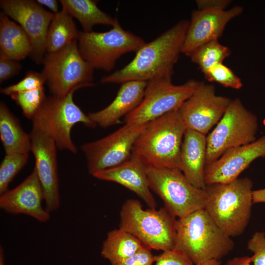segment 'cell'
<instances>
[{"label": "cell", "mask_w": 265, "mask_h": 265, "mask_svg": "<svg viewBox=\"0 0 265 265\" xmlns=\"http://www.w3.org/2000/svg\"><path fill=\"white\" fill-rule=\"evenodd\" d=\"M31 151L35 160V169L42 186L46 210L50 213L60 206V195L54 141L47 133L35 128L30 133Z\"/></svg>", "instance_id": "9a60e30c"}, {"label": "cell", "mask_w": 265, "mask_h": 265, "mask_svg": "<svg viewBox=\"0 0 265 265\" xmlns=\"http://www.w3.org/2000/svg\"><path fill=\"white\" fill-rule=\"evenodd\" d=\"M186 130L179 110L168 112L147 123L136 139L132 154L147 165L179 169Z\"/></svg>", "instance_id": "3957f363"}, {"label": "cell", "mask_w": 265, "mask_h": 265, "mask_svg": "<svg viewBox=\"0 0 265 265\" xmlns=\"http://www.w3.org/2000/svg\"><path fill=\"white\" fill-rule=\"evenodd\" d=\"M147 124H125L115 132L80 148L87 161L88 173H94L118 166L132 155L133 144Z\"/></svg>", "instance_id": "7c38bea8"}, {"label": "cell", "mask_w": 265, "mask_h": 265, "mask_svg": "<svg viewBox=\"0 0 265 265\" xmlns=\"http://www.w3.org/2000/svg\"><path fill=\"white\" fill-rule=\"evenodd\" d=\"M41 74L52 95L63 97L74 88L93 85V70L81 56L78 40L61 50L47 53Z\"/></svg>", "instance_id": "30bf717a"}, {"label": "cell", "mask_w": 265, "mask_h": 265, "mask_svg": "<svg viewBox=\"0 0 265 265\" xmlns=\"http://www.w3.org/2000/svg\"><path fill=\"white\" fill-rule=\"evenodd\" d=\"M147 165L132 154L122 164L97 172L92 175L103 181H110L122 185L133 192L143 200L150 208H156L157 202L149 186Z\"/></svg>", "instance_id": "d6986e66"}, {"label": "cell", "mask_w": 265, "mask_h": 265, "mask_svg": "<svg viewBox=\"0 0 265 265\" xmlns=\"http://www.w3.org/2000/svg\"><path fill=\"white\" fill-rule=\"evenodd\" d=\"M80 33L73 17L62 8L55 14L48 30L46 38L47 53L57 52L73 41L78 40Z\"/></svg>", "instance_id": "484cf974"}, {"label": "cell", "mask_w": 265, "mask_h": 265, "mask_svg": "<svg viewBox=\"0 0 265 265\" xmlns=\"http://www.w3.org/2000/svg\"><path fill=\"white\" fill-rule=\"evenodd\" d=\"M143 246L135 237L119 228L107 233L101 254L113 265L133 255Z\"/></svg>", "instance_id": "d4e9b609"}, {"label": "cell", "mask_w": 265, "mask_h": 265, "mask_svg": "<svg viewBox=\"0 0 265 265\" xmlns=\"http://www.w3.org/2000/svg\"><path fill=\"white\" fill-rule=\"evenodd\" d=\"M252 256H242L235 257L228 260L225 265H251L252 263Z\"/></svg>", "instance_id": "8d00e7d4"}, {"label": "cell", "mask_w": 265, "mask_h": 265, "mask_svg": "<svg viewBox=\"0 0 265 265\" xmlns=\"http://www.w3.org/2000/svg\"><path fill=\"white\" fill-rule=\"evenodd\" d=\"M232 100L216 95L213 85L199 81L179 111L186 129L206 135L221 119Z\"/></svg>", "instance_id": "4fadbf2b"}, {"label": "cell", "mask_w": 265, "mask_h": 265, "mask_svg": "<svg viewBox=\"0 0 265 265\" xmlns=\"http://www.w3.org/2000/svg\"><path fill=\"white\" fill-rule=\"evenodd\" d=\"M0 6L2 12L18 22L28 35L33 61L38 64L42 63L47 52L48 30L55 13L31 0H1Z\"/></svg>", "instance_id": "5bb4252c"}, {"label": "cell", "mask_w": 265, "mask_h": 265, "mask_svg": "<svg viewBox=\"0 0 265 265\" xmlns=\"http://www.w3.org/2000/svg\"><path fill=\"white\" fill-rule=\"evenodd\" d=\"M149 186L174 217L184 218L205 209L207 195L204 189L193 186L179 168L147 165Z\"/></svg>", "instance_id": "52a82bcc"}, {"label": "cell", "mask_w": 265, "mask_h": 265, "mask_svg": "<svg viewBox=\"0 0 265 265\" xmlns=\"http://www.w3.org/2000/svg\"><path fill=\"white\" fill-rule=\"evenodd\" d=\"M234 247L231 237L215 224L205 209L177 220L174 248L184 252L193 264L220 260Z\"/></svg>", "instance_id": "277c9868"}, {"label": "cell", "mask_w": 265, "mask_h": 265, "mask_svg": "<svg viewBox=\"0 0 265 265\" xmlns=\"http://www.w3.org/2000/svg\"><path fill=\"white\" fill-rule=\"evenodd\" d=\"M189 24V21L186 19L178 22L156 39L146 43L124 68L104 76L100 82H148L159 78H172L174 65L182 53Z\"/></svg>", "instance_id": "6da1fadb"}, {"label": "cell", "mask_w": 265, "mask_h": 265, "mask_svg": "<svg viewBox=\"0 0 265 265\" xmlns=\"http://www.w3.org/2000/svg\"><path fill=\"white\" fill-rule=\"evenodd\" d=\"M231 53L230 48L220 43L218 40H213L199 46L187 56L198 65L206 78L211 67L223 63Z\"/></svg>", "instance_id": "4316f807"}, {"label": "cell", "mask_w": 265, "mask_h": 265, "mask_svg": "<svg viewBox=\"0 0 265 265\" xmlns=\"http://www.w3.org/2000/svg\"><path fill=\"white\" fill-rule=\"evenodd\" d=\"M258 121L239 98L232 100L215 128L207 136L206 165L219 159L227 150L256 140Z\"/></svg>", "instance_id": "9c48e42d"}, {"label": "cell", "mask_w": 265, "mask_h": 265, "mask_svg": "<svg viewBox=\"0 0 265 265\" xmlns=\"http://www.w3.org/2000/svg\"><path fill=\"white\" fill-rule=\"evenodd\" d=\"M253 182L248 178L227 183L206 185L205 210L215 224L230 237L241 235L251 216Z\"/></svg>", "instance_id": "7a4b0ae2"}, {"label": "cell", "mask_w": 265, "mask_h": 265, "mask_svg": "<svg viewBox=\"0 0 265 265\" xmlns=\"http://www.w3.org/2000/svg\"><path fill=\"white\" fill-rule=\"evenodd\" d=\"M0 265H5L4 251L1 245L0 246Z\"/></svg>", "instance_id": "60d3db41"}, {"label": "cell", "mask_w": 265, "mask_h": 265, "mask_svg": "<svg viewBox=\"0 0 265 265\" xmlns=\"http://www.w3.org/2000/svg\"><path fill=\"white\" fill-rule=\"evenodd\" d=\"M120 219L119 228L151 249L164 251L174 248L177 220L164 207L144 210L139 201L129 199L122 206Z\"/></svg>", "instance_id": "5b68a950"}, {"label": "cell", "mask_w": 265, "mask_h": 265, "mask_svg": "<svg viewBox=\"0 0 265 265\" xmlns=\"http://www.w3.org/2000/svg\"><path fill=\"white\" fill-rule=\"evenodd\" d=\"M144 81H129L122 83L113 101L105 108L87 114L96 125L106 128L121 122L120 119L141 103L147 84Z\"/></svg>", "instance_id": "ffe728a7"}, {"label": "cell", "mask_w": 265, "mask_h": 265, "mask_svg": "<svg viewBox=\"0 0 265 265\" xmlns=\"http://www.w3.org/2000/svg\"><path fill=\"white\" fill-rule=\"evenodd\" d=\"M81 87L73 88L63 97H47L32 119V127L49 135L58 149L74 154L78 150L71 136L73 126L78 123L92 128L97 126L74 102V92Z\"/></svg>", "instance_id": "8992f818"}, {"label": "cell", "mask_w": 265, "mask_h": 265, "mask_svg": "<svg viewBox=\"0 0 265 265\" xmlns=\"http://www.w3.org/2000/svg\"><path fill=\"white\" fill-rule=\"evenodd\" d=\"M0 136L5 155L26 154L31 151L30 133L23 130L18 119L3 102L0 103Z\"/></svg>", "instance_id": "7402d4cb"}, {"label": "cell", "mask_w": 265, "mask_h": 265, "mask_svg": "<svg viewBox=\"0 0 265 265\" xmlns=\"http://www.w3.org/2000/svg\"><path fill=\"white\" fill-rule=\"evenodd\" d=\"M156 256L151 252V249L144 245L133 255L116 264L111 265H153Z\"/></svg>", "instance_id": "836d02e7"}, {"label": "cell", "mask_w": 265, "mask_h": 265, "mask_svg": "<svg viewBox=\"0 0 265 265\" xmlns=\"http://www.w3.org/2000/svg\"><path fill=\"white\" fill-rule=\"evenodd\" d=\"M207 136L187 129L185 131L180 152L179 169L195 187L205 189V168Z\"/></svg>", "instance_id": "44dd1931"}, {"label": "cell", "mask_w": 265, "mask_h": 265, "mask_svg": "<svg viewBox=\"0 0 265 265\" xmlns=\"http://www.w3.org/2000/svg\"><path fill=\"white\" fill-rule=\"evenodd\" d=\"M22 69L18 61L7 57L0 52V82L18 74Z\"/></svg>", "instance_id": "e575fe53"}, {"label": "cell", "mask_w": 265, "mask_h": 265, "mask_svg": "<svg viewBox=\"0 0 265 265\" xmlns=\"http://www.w3.org/2000/svg\"><path fill=\"white\" fill-rule=\"evenodd\" d=\"M247 247L253 253V265H265V233L256 232L248 240Z\"/></svg>", "instance_id": "1f68e13d"}, {"label": "cell", "mask_w": 265, "mask_h": 265, "mask_svg": "<svg viewBox=\"0 0 265 265\" xmlns=\"http://www.w3.org/2000/svg\"><path fill=\"white\" fill-rule=\"evenodd\" d=\"M28 154L5 155L0 166V195L8 190L9 184L27 162Z\"/></svg>", "instance_id": "83f0119b"}, {"label": "cell", "mask_w": 265, "mask_h": 265, "mask_svg": "<svg viewBox=\"0 0 265 265\" xmlns=\"http://www.w3.org/2000/svg\"><path fill=\"white\" fill-rule=\"evenodd\" d=\"M43 200V188L34 168L17 186L0 195V208L8 213L26 214L39 222H46L50 216L42 206Z\"/></svg>", "instance_id": "ac0fdd59"}, {"label": "cell", "mask_w": 265, "mask_h": 265, "mask_svg": "<svg viewBox=\"0 0 265 265\" xmlns=\"http://www.w3.org/2000/svg\"><path fill=\"white\" fill-rule=\"evenodd\" d=\"M10 96L20 106L25 116L31 120L47 98L44 86L31 91L14 93Z\"/></svg>", "instance_id": "f1b7e54d"}, {"label": "cell", "mask_w": 265, "mask_h": 265, "mask_svg": "<svg viewBox=\"0 0 265 265\" xmlns=\"http://www.w3.org/2000/svg\"><path fill=\"white\" fill-rule=\"evenodd\" d=\"M243 8L234 6L225 10H194L181 52L188 55L199 46L213 40H218L227 24L240 15Z\"/></svg>", "instance_id": "e0dca14e"}, {"label": "cell", "mask_w": 265, "mask_h": 265, "mask_svg": "<svg viewBox=\"0 0 265 265\" xmlns=\"http://www.w3.org/2000/svg\"><path fill=\"white\" fill-rule=\"evenodd\" d=\"M146 42L124 29L118 22L109 31L80 32L78 48L82 57L93 69L111 71L123 55L137 52Z\"/></svg>", "instance_id": "ba28073f"}, {"label": "cell", "mask_w": 265, "mask_h": 265, "mask_svg": "<svg viewBox=\"0 0 265 265\" xmlns=\"http://www.w3.org/2000/svg\"><path fill=\"white\" fill-rule=\"evenodd\" d=\"M253 204L265 203V188L253 190Z\"/></svg>", "instance_id": "f35d334b"}, {"label": "cell", "mask_w": 265, "mask_h": 265, "mask_svg": "<svg viewBox=\"0 0 265 265\" xmlns=\"http://www.w3.org/2000/svg\"><path fill=\"white\" fill-rule=\"evenodd\" d=\"M263 157H265V135L250 143L227 150L217 160L206 165L205 184L235 181L254 160Z\"/></svg>", "instance_id": "2e32d148"}, {"label": "cell", "mask_w": 265, "mask_h": 265, "mask_svg": "<svg viewBox=\"0 0 265 265\" xmlns=\"http://www.w3.org/2000/svg\"></svg>", "instance_id": "b9f144b4"}, {"label": "cell", "mask_w": 265, "mask_h": 265, "mask_svg": "<svg viewBox=\"0 0 265 265\" xmlns=\"http://www.w3.org/2000/svg\"><path fill=\"white\" fill-rule=\"evenodd\" d=\"M221 261L218 260H211L200 262L195 265H221Z\"/></svg>", "instance_id": "ab89813d"}, {"label": "cell", "mask_w": 265, "mask_h": 265, "mask_svg": "<svg viewBox=\"0 0 265 265\" xmlns=\"http://www.w3.org/2000/svg\"><path fill=\"white\" fill-rule=\"evenodd\" d=\"M230 0H197L198 9L225 10L231 3Z\"/></svg>", "instance_id": "d590c367"}, {"label": "cell", "mask_w": 265, "mask_h": 265, "mask_svg": "<svg viewBox=\"0 0 265 265\" xmlns=\"http://www.w3.org/2000/svg\"><path fill=\"white\" fill-rule=\"evenodd\" d=\"M205 79L209 81L216 82L225 87L239 89L242 86L240 79L223 63L211 67Z\"/></svg>", "instance_id": "f546056e"}, {"label": "cell", "mask_w": 265, "mask_h": 265, "mask_svg": "<svg viewBox=\"0 0 265 265\" xmlns=\"http://www.w3.org/2000/svg\"><path fill=\"white\" fill-rule=\"evenodd\" d=\"M40 5H44L51 10L53 13H57L58 11V2L56 0H37Z\"/></svg>", "instance_id": "74e56055"}, {"label": "cell", "mask_w": 265, "mask_h": 265, "mask_svg": "<svg viewBox=\"0 0 265 265\" xmlns=\"http://www.w3.org/2000/svg\"><path fill=\"white\" fill-rule=\"evenodd\" d=\"M45 82V80L41 73L29 71L18 83L1 88L0 93L10 96L14 93L28 91L39 88L43 87Z\"/></svg>", "instance_id": "4dcf8cb0"}, {"label": "cell", "mask_w": 265, "mask_h": 265, "mask_svg": "<svg viewBox=\"0 0 265 265\" xmlns=\"http://www.w3.org/2000/svg\"><path fill=\"white\" fill-rule=\"evenodd\" d=\"M62 8L81 24L84 32L92 31L93 27L98 24L114 26L118 22L105 13L97 6V1L92 0H60Z\"/></svg>", "instance_id": "cb8c5ba5"}, {"label": "cell", "mask_w": 265, "mask_h": 265, "mask_svg": "<svg viewBox=\"0 0 265 265\" xmlns=\"http://www.w3.org/2000/svg\"><path fill=\"white\" fill-rule=\"evenodd\" d=\"M171 79L163 78L148 81L142 101L125 117V124H147L168 112L179 110L199 82L191 79L182 84L175 85Z\"/></svg>", "instance_id": "8fae6325"}, {"label": "cell", "mask_w": 265, "mask_h": 265, "mask_svg": "<svg viewBox=\"0 0 265 265\" xmlns=\"http://www.w3.org/2000/svg\"><path fill=\"white\" fill-rule=\"evenodd\" d=\"M153 265H193L188 256L183 251L176 248L163 251L156 256Z\"/></svg>", "instance_id": "d6a6232c"}, {"label": "cell", "mask_w": 265, "mask_h": 265, "mask_svg": "<svg viewBox=\"0 0 265 265\" xmlns=\"http://www.w3.org/2000/svg\"><path fill=\"white\" fill-rule=\"evenodd\" d=\"M0 52L16 61L30 55L32 51L25 31L2 12L0 14Z\"/></svg>", "instance_id": "603a6c76"}]
</instances>
